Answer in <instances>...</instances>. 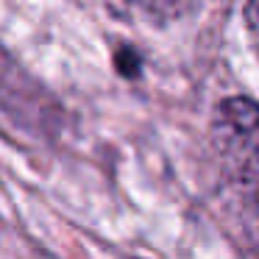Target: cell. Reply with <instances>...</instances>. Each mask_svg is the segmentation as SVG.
<instances>
[{
	"label": "cell",
	"instance_id": "3957f363",
	"mask_svg": "<svg viewBox=\"0 0 259 259\" xmlns=\"http://www.w3.org/2000/svg\"><path fill=\"white\" fill-rule=\"evenodd\" d=\"M245 25H248V31H251V39H253V45H256V51H259V0H248Z\"/></svg>",
	"mask_w": 259,
	"mask_h": 259
},
{
	"label": "cell",
	"instance_id": "7a4b0ae2",
	"mask_svg": "<svg viewBox=\"0 0 259 259\" xmlns=\"http://www.w3.org/2000/svg\"><path fill=\"white\" fill-rule=\"evenodd\" d=\"M151 23H173L195 9V0H128Z\"/></svg>",
	"mask_w": 259,
	"mask_h": 259
},
{
	"label": "cell",
	"instance_id": "6da1fadb",
	"mask_svg": "<svg viewBox=\"0 0 259 259\" xmlns=\"http://www.w3.org/2000/svg\"><path fill=\"white\" fill-rule=\"evenodd\" d=\"M212 140L231 184L259 201V103L248 98L223 101L214 112Z\"/></svg>",
	"mask_w": 259,
	"mask_h": 259
}]
</instances>
